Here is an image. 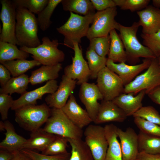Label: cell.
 I'll return each instance as SVG.
<instances>
[{
    "label": "cell",
    "mask_w": 160,
    "mask_h": 160,
    "mask_svg": "<svg viewBox=\"0 0 160 160\" xmlns=\"http://www.w3.org/2000/svg\"><path fill=\"white\" fill-rule=\"evenodd\" d=\"M0 18L2 24L0 41L18 44L15 33L16 9L12 1L1 0Z\"/></svg>",
    "instance_id": "11"
},
{
    "label": "cell",
    "mask_w": 160,
    "mask_h": 160,
    "mask_svg": "<svg viewBox=\"0 0 160 160\" xmlns=\"http://www.w3.org/2000/svg\"><path fill=\"white\" fill-rule=\"evenodd\" d=\"M76 81L63 75L61 81L56 91L49 94L45 98L46 104L52 108L62 109L75 89Z\"/></svg>",
    "instance_id": "15"
},
{
    "label": "cell",
    "mask_w": 160,
    "mask_h": 160,
    "mask_svg": "<svg viewBox=\"0 0 160 160\" xmlns=\"http://www.w3.org/2000/svg\"><path fill=\"white\" fill-rule=\"evenodd\" d=\"M83 133L85 142L94 160H104L108 146L104 127L99 125L89 124Z\"/></svg>",
    "instance_id": "10"
},
{
    "label": "cell",
    "mask_w": 160,
    "mask_h": 160,
    "mask_svg": "<svg viewBox=\"0 0 160 160\" xmlns=\"http://www.w3.org/2000/svg\"><path fill=\"white\" fill-rule=\"evenodd\" d=\"M29 83V77L25 74L13 77L0 89V93L10 95L14 93L21 95L26 92Z\"/></svg>",
    "instance_id": "30"
},
{
    "label": "cell",
    "mask_w": 160,
    "mask_h": 160,
    "mask_svg": "<svg viewBox=\"0 0 160 160\" xmlns=\"http://www.w3.org/2000/svg\"><path fill=\"white\" fill-rule=\"evenodd\" d=\"M79 98L93 122L97 116L100 103L99 100L103 97L96 84L85 82L81 85L79 93Z\"/></svg>",
    "instance_id": "13"
},
{
    "label": "cell",
    "mask_w": 160,
    "mask_h": 160,
    "mask_svg": "<svg viewBox=\"0 0 160 160\" xmlns=\"http://www.w3.org/2000/svg\"><path fill=\"white\" fill-rule=\"evenodd\" d=\"M14 100L11 95L0 93V113L2 120L7 119L9 110L11 108Z\"/></svg>",
    "instance_id": "43"
},
{
    "label": "cell",
    "mask_w": 160,
    "mask_h": 160,
    "mask_svg": "<svg viewBox=\"0 0 160 160\" xmlns=\"http://www.w3.org/2000/svg\"><path fill=\"white\" fill-rule=\"evenodd\" d=\"M68 139L60 136L56 135L54 140L43 151L42 154L49 155H56L65 154L68 152Z\"/></svg>",
    "instance_id": "35"
},
{
    "label": "cell",
    "mask_w": 160,
    "mask_h": 160,
    "mask_svg": "<svg viewBox=\"0 0 160 160\" xmlns=\"http://www.w3.org/2000/svg\"><path fill=\"white\" fill-rule=\"evenodd\" d=\"M138 135L139 152L160 154V137L146 134L140 131Z\"/></svg>",
    "instance_id": "27"
},
{
    "label": "cell",
    "mask_w": 160,
    "mask_h": 160,
    "mask_svg": "<svg viewBox=\"0 0 160 160\" xmlns=\"http://www.w3.org/2000/svg\"><path fill=\"white\" fill-rule=\"evenodd\" d=\"M62 0H49L45 7L38 14L37 18L38 25L43 31H46L52 23L51 17L57 5Z\"/></svg>",
    "instance_id": "34"
},
{
    "label": "cell",
    "mask_w": 160,
    "mask_h": 160,
    "mask_svg": "<svg viewBox=\"0 0 160 160\" xmlns=\"http://www.w3.org/2000/svg\"><path fill=\"white\" fill-rule=\"evenodd\" d=\"M15 33L17 45L33 48L41 43L38 36V24L34 14L24 8L16 9Z\"/></svg>",
    "instance_id": "1"
},
{
    "label": "cell",
    "mask_w": 160,
    "mask_h": 160,
    "mask_svg": "<svg viewBox=\"0 0 160 160\" xmlns=\"http://www.w3.org/2000/svg\"><path fill=\"white\" fill-rule=\"evenodd\" d=\"M152 2L154 7L160 9V0H153Z\"/></svg>",
    "instance_id": "50"
},
{
    "label": "cell",
    "mask_w": 160,
    "mask_h": 160,
    "mask_svg": "<svg viewBox=\"0 0 160 160\" xmlns=\"http://www.w3.org/2000/svg\"><path fill=\"white\" fill-rule=\"evenodd\" d=\"M62 68L60 63L52 65H42L32 72L29 77V83L33 85L56 80L58 78L59 72Z\"/></svg>",
    "instance_id": "24"
},
{
    "label": "cell",
    "mask_w": 160,
    "mask_h": 160,
    "mask_svg": "<svg viewBox=\"0 0 160 160\" xmlns=\"http://www.w3.org/2000/svg\"><path fill=\"white\" fill-rule=\"evenodd\" d=\"M89 40V46L87 49H91L100 56L105 57L108 53L111 43L109 35L94 38Z\"/></svg>",
    "instance_id": "37"
},
{
    "label": "cell",
    "mask_w": 160,
    "mask_h": 160,
    "mask_svg": "<svg viewBox=\"0 0 160 160\" xmlns=\"http://www.w3.org/2000/svg\"><path fill=\"white\" fill-rule=\"evenodd\" d=\"M116 6L123 10H129L132 12L139 11L148 6L149 0H113Z\"/></svg>",
    "instance_id": "39"
},
{
    "label": "cell",
    "mask_w": 160,
    "mask_h": 160,
    "mask_svg": "<svg viewBox=\"0 0 160 160\" xmlns=\"http://www.w3.org/2000/svg\"><path fill=\"white\" fill-rule=\"evenodd\" d=\"M9 71L2 64L0 65V83L1 87L4 86L11 78Z\"/></svg>",
    "instance_id": "45"
},
{
    "label": "cell",
    "mask_w": 160,
    "mask_h": 160,
    "mask_svg": "<svg viewBox=\"0 0 160 160\" xmlns=\"http://www.w3.org/2000/svg\"><path fill=\"white\" fill-rule=\"evenodd\" d=\"M71 148L68 160H94L91 151L81 139L68 138Z\"/></svg>",
    "instance_id": "31"
},
{
    "label": "cell",
    "mask_w": 160,
    "mask_h": 160,
    "mask_svg": "<svg viewBox=\"0 0 160 160\" xmlns=\"http://www.w3.org/2000/svg\"><path fill=\"white\" fill-rule=\"evenodd\" d=\"M49 0H13L12 1L16 9L24 8L37 15L47 5Z\"/></svg>",
    "instance_id": "36"
},
{
    "label": "cell",
    "mask_w": 160,
    "mask_h": 160,
    "mask_svg": "<svg viewBox=\"0 0 160 160\" xmlns=\"http://www.w3.org/2000/svg\"><path fill=\"white\" fill-rule=\"evenodd\" d=\"M43 129L48 133L67 138L81 139L83 134L82 129L73 123L61 109H51L50 115Z\"/></svg>",
    "instance_id": "5"
},
{
    "label": "cell",
    "mask_w": 160,
    "mask_h": 160,
    "mask_svg": "<svg viewBox=\"0 0 160 160\" xmlns=\"http://www.w3.org/2000/svg\"><path fill=\"white\" fill-rule=\"evenodd\" d=\"M137 13L139 17V25L142 27L143 33L152 34L160 29V9L148 5Z\"/></svg>",
    "instance_id": "20"
},
{
    "label": "cell",
    "mask_w": 160,
    "mask_h": 160,
    "mask_svg": "<svg viewBox=\"0 0 160 160\" xmlns=\"http://www.w3.org/2000/svg\"><path fill=\"white\" fill-rule=\"evenodd\" d=\"M134 118L135 124L140 131L146 134L160 137V126L142 118Z\"/></svg>",
    "instance_id": "40"
},
{
    "label": "cell",
    "mask_w": 160,
    "mask_h": 160,
    "mask_svg": "<svg viewBox=\"0 0 160 160\" xmlns=\"http://www.w3.org/2000/svg\"><path fill=\"white\" fill-rule=\"evenodd\" d=\"M139 26L138 22H134L130 26L119 24V35L125 49L127 60H137L140 57L148 59L157 58L148 48L138 40L137 33Z\"/></svg>",
    "instance_id": "4"
},
{
    "label": "cell",
    "mask_w": 160,
    "mask_h": 160,
    "mask_svg": "<svg viewBox=\"0 0 160 160\" xmlns=\"http://www.w3.org/2000/svg\"><path fill=\"white\" fill-rule=\"evenodd\" d=\"M157 58L158 60V64L160 68V54L159 56L157 57Z\"/></svg>",
    "instance_id": "52"
},
{
    "label": "cell",
    "mask_w": 160,
    "mask_h": 160,
    "mask_svg": "<svg viewBox=\"0 0 160 160\" xmlns=\"http://www.w3.org/2000/svg\"><path fill=\"white\" fill-rule=\"evenodd\" d=\"M147 95L152 101L160 105V86L153 89Z\"/></svg>",
    "instance_id": "46"
},
{
    "label": "cell",
    "mask_w": 160,
    "mask_h": 160,
    "mask_svg": "<svg viewBox=\"0 0 160 160\" xmlns=\"http://www.w3.org/2000/svg\"><path fill=\"white\" fill-rule=\"evenodd\" d=\"M146 94L143 90L136 96L132 93H122L112 101L124 112L127 116H132L143 106L142 101Z\"/></svg>",
    "instance_id": "21"
},
{
    "label": "cell",
    "mask_w": 160,
    "mask_h": 160,
    "mask_svg": "<svg viewBox=\"0 0 160 160\" xmlns=\"http://www.w3.org/2000/svg\"><path fill=\"white\" fill-rule=\"evenodd\" d=\"M5 138L0 143V149L7 150L13 153L20 151L27 139L18 135L12 124L9 121L4 122Z\"/></svg>",
    "instance_id": "22"
},
{
    "label": "cell",
    "mask_w": 160,
    "mask_h": 160,
    "mask_svg": "<svg viewBox=\"0 0 160 160\" xmlns=\"http://www.w3.org/2000/svg\"><path fill=\"white\" fill-rule=\"evenodd\" d=\"M143 45L148 48L157 57L160 54V29L157 32L150 34L142 33Z\"/></svg>",
    "instance_id": "38"
},
{
    "label": "cell",
    "mask_w": 160,
    "mask_h": 160,
    "mask_svg": "<svg viewBox=\"0 0 160 160\" xmlns=\"http://www.w3.org/2000/svg\"><path fill=\"white\" fill-rule=\"evenodd\" d=\"M86 57L90 71V77L92 79L97 78L99 73L106 67L108 58L100 56L89 49H87L86 52Z\"/></svg>",
    "instance_id": "33"
},
{
    "label": "cell",
    "mask_w": 160,
    "mask_h": 160,
    "mask_svg": "<svg viewBox=\"0 0 160 160\" xmlns=\"http://www.w3.org/2000/svg\"><path fill=\"white\" fill-rule=\"evenodd\" d=\"M151 59L145 58L140 64L130 65L124 62L116 63L108 58L106 66L119 77L125 86L131 82L139 73L148 68Z\"/></svg>",
    "instance_id": "14"
},
{
    "label": "cell",
    "mask_w": 160,
    "mask_h": 160,
    "mask_svg": "<svg viewBox=\"0 0 160 160\" xmlns=\"http://www.w3.org/2000/svg\"><path fill=\"white\" fill-rule=\"evenodd\" d=\"M132 116L143 118L160 126V115L152 106H142Z\"/></svg>",
    "instance_id": "41"
},
{
    "label": "cell",
    "mask_w": 160,
    "mask_h": 160,
    "mask_svg": "<svg viewBox=\"0 0 160 160\" xmlns=\"http://www.w3.org/2000/svg\"><path fill=\"white\" fill-rule=\"evenodd\" d=\"M136 160H160V154H150L139 152Z\"/></svg>",
    "instance_id": "47"
},
{
    "label": "cell",
    "mask_w": 160,
    "mask_h": 160,
    "mask_svg": "<svg viewBox=\"0 0 160 160\" xmlns=\"http://www.w3.org/2000/svg\"><path fill=\"white\" fill-rule=\"evenodd\" d=\"M9 71L13 77H16L24 74L29 70L41 65L34 60L25 59L7 61L0 62Z\"/></svg>",
    "instance_id": "28"
},
{
    "label": "cell",
    "mask_w": 160,
    "mask_h": 160,
    "mask_svg": "<svg viewBox=\"0 0 160 160\" xmlns=\"http://www.w3.org/2000/svg\"><path fill=\"white\" fill-rule=\"evenodd\" d=\"M65 11L86 16L95 14V8L90 0H62L61 3Z\"/></svg>",
    "instance_id": "29"
},
{
    "label": "cell",
    "mask_w": 160,
    "mask_h": 160,
    "mask_svg": "<svg viewBox=\"0 0 160 160\" xmlns=\"http://www.w3.org/2000/svg\"><path fill=\"white\" fill-rule=\"evenodd\" d=\"M123 160H136L139 153L138 135L134 130L128 127L125 131L117 128Z\"/></svg>",
    "instance_id": "17"
},
{
    "label": "cell",
    "mask_w": 160,
    "mask_h": 160,
    "mask_svg": "<svg viewBox=\"0 0 160 160\" xmlns=\"http://www.w3.org/2000/svg\"><path fill=\"white\" fill-rule=\"evenodd\" d=\"M20 151L32 160H68L70 156L68 153L59 155H49L40 154L27 149H23Z\"/></svg>",
    "instance_id": "42"
},
{
    "label": "cell",
    "mask_w": 160,
    "mask_h": 160,
    "mask_svg": "<svg viewBox=\"0 0 160 160\" xmlns=\"http://www.w3.org/2000/svg\"><path fill=\"white\" fill-rule=\"evenodd\" d=\"M13 155V153L7 150L0 149V160H11Z\"/></svg>",
    "instance_id": "49"
},
{
    "label": "cell",
    "mask_w": 160,
    "mask_h": 160,
    "mask_svg": "<svg viewBox=\"0 0 160 160\" xmlns=\"http://www.w3.org/2000/svg\"><path fill=\"white\" fill-rule=\"evenodd\" d=\"M29 54L18 49L16 45L0 41V62L16 59H26Z\"/></svg>",
    "instance_id": "32"
},
{
    "label": "cell",
    "mask_w": 160,
    "mask_h": 160,
    "mask_svg": "<svg viewBox=\"0 0 160 160\" xmlns=\"http://www.w3.org/2000/svg\"><path fill=\"white\" fill-rule=\"evenodd\" d=\"M108 146L104 160H123L120 143L117 138V127L113 124L104 127Z\"/></svg>",
    "instance_id": "23"
},
{
    "label": "cell",
    "mask_w": 160,
    "mask_h": 160,
    "mask_svg": "<svg viewBox=\"0 0 160 160\" xmlns=\"http://www.w3.org/2000/svg\"><path fill=\"white\" fill-rule=\"evenodd\" d=\"M56 135L48 133L41 128L31 132L30 137L27 139L23 149L43 152L55 139Z\"/></svg>",
    "instance_id": "25"
},
{
    "label": "cell",
    "mask_w": 160,
    "mask_h": 160,
    "mask_svg": "<svg viewBox=\"0 0 160 160\" xmlns=\"http://www.w3.org/2000/svg\"><path fill=\"white\" fill-rule=\"evenodd\" d=\"M109 35L111 43L108 58L114 63H125L127 60V55L119 35L117 33L116 29L111 30Z\"/></svg>",
    "instance_id": "26"
},
{
    "label": "cell",
    "mask_w": 160,
    "mask_h": 160,
    "mask_svg": "<svg viewBox=\"0 0 160 160\" xmlns=\"http://www.w3.org/2000/svg\"><path fill=\"white\" fill-rule=\"evenodd\" d=\"M59 86L56 80L48 81L42 86L33 90L26 92L18 99L14 100L11 108L15 111L28 105H36L37 100L41 99L46 94H52L57 89Z\"/></svg>",
    "instance_id": "16"
},
{
    "label": "cell",
    "mask_w": 160,
    "mask_h": 160,
    "mask_svg": "<svg viewBox=\"0 0 160 160\" xmlns=\"http://www.w3.org/2000/svg\"><path fill=\"white\" fill-rule=\"evenodd\" d=\"M160 86V68L157 58L151 59V64L144 73L137 76L131 82L124 86V93L134 95L145 90L146 94Z\"/></svg>",
    "instance_id": "7"
},
{
    "label": "cell",
    "mask_w": 160,
    "mask_h": 160,
    "mask_svg": "<svg viewBox=\"0 0 160 160\" xmlns=\"http://www.w3.org/2000/svg\"><path fill=\"white\" fill-rule=\"evenodd\" d=\"M95 9L102 11L116 7L113 0H91Z\"/></svg>",
    "instance_id": "44"
},
{
    "label": "cell",
    "mask_w": 160,
    "mask_h": 160,
    "mask_svg": "<svg viewBox=\"0 0 160 160\" xmlns=\"http://www.w3.org/2000/svg\"><path fill=\"white\" fill-rule=\"evenodd\" d=\"M117 13L116 7L97 11L88 29L87 38L89 40L94 38L107 36L111 30H118L119 23L115 19Z\"/></svg>",
    "instance_id": "8"
},
{
    "label": "cell",
    "mask_w": 160,
    "mask_h": 160,
    "mask_svg": "<svg viewBox=\"0 0 160 160\" xmlns=\"http://www.w3.org/2000/svg\"><path fill=\"white\" fill-rule=\"evenodd\" d=\"M42 43L35 47H21L19 49L32 55L33 60L42 65H52L60 63L65 59L64 52L58 48L59 44L57 39L50 40L47 36L43 37Z\"/></svg>",
    "instance_id": "6"
},
{
    "label": "cell",
    "mask_w": 160,
    "mask_h": 160,
    "mask_svg": "<svg viewBox=\"0 0 160 160\" xmlns=\"http://www.w3.org/2000/svg\"><path fill=\"white\" fill-rule=\"evenodd\" d=\"M127 116L124 112L112 101L102 100L96 119L97 124L110 122H122Z\"/></svg>",
    "instance_id": "18"
},
{
    "label": "cell",
    "mask_w": 160,
    "mask_h": 160,
    "mask_svg": "<svg viewBox=\"0 0 160 160\" xmlns=\"http://www.w3.org/2000/svg\"><path fill=\"white\" fill-rule=\"evenodd\" d=\"M95 14L81 16L70 12L67 21L56 29L58 32L64 36L65 45L73 49L74 43L79 44L81 42V38L87 36Z\"/></svg>",
    "instance_id": "2"
},
{
    "label": "cell",
    "mask_w": 160,
    "mask_h": 160,
    "mask_svg": "<svg viewBox=\"0 0 160 160\" xmlns=\"http://www.w3.org/2000/svg\"><path fill=\"white\" fill-rule=\"evenodd\" d=\"M11 160H32L20 151L15 152Z\"/></svg>",
    "instance_id": "48"
},
{
    "label": "cell",
    "mask_w": 160,
    "mask_h": 160,
    "mask_svg": "<svg viewBox=\"0 0 160 160\" xmlns=\"http://www.w3.org/2000/svg\"><path fill=\"white\" fill-rule=\"evenodd\" d=\"M15 111L16 122L21 127L31 132L40 129L51 114V109L45 103L25 105Z\"/></svg>",
    "instance_id": "3"
},
{
    "label": "cell",
    "mask_w": 160,
    "mask_h": 160,
    "mask_svg": "<svg viewBox=\"0 0 160 160\" xmlns=\"http://www.w3.org/2000/svg\"><path fill=\"white\" fill-rule=\"evenodd\" d=\"M97 78L96 85L103 100L112 101L123 93L124 86L122 81L106 66L99 73Z\"/></svg>",
    "instance_id": "9"
},
{
    "label": "cell",
    "mask_w": 160,
    "mask_h": 160,
    "mask_svg": "<svg viewBox=\"0 0 160 160\" xmlns=\"http://www.w3.org/2000/svg\"><path fill=\"white\" fill-rule=\"evenodd\" d=\"M72 49L74 54V57H72V63L65 67L64 75L72 79L77 80L76 84L81 85L87 82L90 76V71L79 44L74 43Z\"/></svg>",
    "instance_id": "12"
},
{
    "label": "cell",
    "mask_w": 160,
    "mask_h": 160,
    "mask_svg": "<svg viewBox=\"0 0 160 160\" xmlns=\"http://www.w3.org/2000/svg\"><path fill=\"white\" fill-rule=\"evenodd\" d=\"M61 109L73 123L81 129L93 122L86 110L83 109L77 103L72 94Z\"/></svg>",
    "instance_id": "19"
},
{
    "label": "cell",
    "mask_w": 160,
    "mask_h": 160,
    "mask_svg": "<svg viewBox=\"0 0 160 160\" xmlns=\"http://www.w3.org/2000/svg\"><path fill=\"white\" fill-rule=\"evenodd\" d=\"M5 129V124L2 121H0V130L1 131H4Z\"/></svg>",
    "instance_id": "51"
}]
</instances>
